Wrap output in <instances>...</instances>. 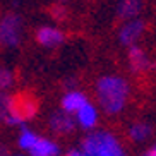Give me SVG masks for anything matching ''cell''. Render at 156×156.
Wrapping results in <instances>:
<instances>
[{"mask_svg":"<svg viewBox=\"0 0 156 156\" xmlns=\"http://www.w3.org/2000/svg\"><path fill=\"white\" fill-rule=\"evenodd\" d=\"M130 94L129 83L120 76H103L96 83L98 103L108 115H117L125 108Z\"/></svg>","mask_w":156,"mask_h":156,"instance_id":"cell-1","label":"cell"},{"mask_svg":"<svg viewBox=\"0 0 156 156\" xmlns=\"http://www.w3.org/2000/svg\"><path fill=\"white\" fill-rule=\"evenodd\" d=\"M81 149L86 156H122L125 153L122 142L110 130H94L86 134L81 142Z\"/></svg>","mask_w":156,"mask_h":156,"instance_id":"cell-2","label":"cell"},{"mask_svg":"<svg viewBox=\"0 0 156 156\" xmlns=\"http://www.w3.org/2000/svg\"><path fill=\"white\" fill-rule=\"evenodd\" d=\"M21 17L16 14L5 16L0 21V45L7 48H14L21 41Z\"/></svg>","mask_w":156,"mask_h":156,"instance_id":"cell-3","label":"cell"},{"mask_svg":"<svg viewBox=\"0 0 156 156\" xmlns=\"http://www.w3.org/2000/svg\"><path fill=\"white\" fill-rule=\"evenodd\" d=\"M38 110L36 100L29 94H16L9 98V115L16 117L19 122L31 119Z\"/></svg>","mask_w":156,"mask_h":156,"instance_id":"cell-4","label":"cell"},{"mask_svg":"<svg viewBox=\"0 0 156 156\" xmlns=\"http://www.w3.org/2000/svg\"><path fill=\"white\" fill-rule=\"evenodd\" d=\"M144 31H146V23L142 19H129L119 31V41L124 46L136 45L137 40L144 34Z\"/></svg>","mask_w":156,"mask_h":156,"instance_id":"cell-5","label":"cell"},{"mask_svg":"<svg viewBox=\"0 0 156 156\" xmlns=\"http://www.w3.org/2000/svg\"><path fill=\"white\" fill-rule=\"evenodd\" d=\"M127 48H129V51H127L129 67H130L132 72L141 74V72H146L147 69H151V60H149L147 53L142 50L141 46L130 45V46H127Z\"/></svg>","mask_w":156,"mask_h":156,"instance_id":"cell-6","label":"cell"},{"mask_svg":"<svg viewBox=\"0 0 156 156\" xmlns=\"http://www.w3.org/2000/svg\"><path fill=\"white\" fill-rule=\"evenodd\" d=\"M76 124H77V120L72 117V113L65 110L55 112L50 117V129L55 134H70L76 129Z\"/></svg>","mask_w":156,"mask_h":156,"instance_id":"cell-7","label":"cell"},{"mask_svg":"<svg viewBox=\"0 0 156 156\" xmlns=\"http://www.w3.org/2000/svg\"><path fill=\"white\" fill-rule=\"evenodd\" d=\"M36 40L40 45L46 46V48H53L64 41V33L55 28H40L36 33Z\"/></svg>","mask_w":156,"mask_h":156,"instance_id":"cell-8","label":"cell"},{"mask_svg":"<svg viewBox=\"0 0 156 156\" xmlns=\"http://www.w3.org/2000/svg\"><path fill=\"white\" fill-rule=\"evenodd\" d=\"M142 5H144L142 0H120L117 5V17L122 21L137 17L139 12L142 10Z\"/></svg>","mask_w":156,"mask_h":156,"instance_id":"cell-9","label":"cell"},{"mask_svg":"<svg viewBox=\"0 0 156 156\" xmlns=\"http://www.w3.org/2000/svg\"><path fill=\"white\" fill-rule=\"evenodd\" d=\"M76 113H77V117H76L77 124L83 129H86V130H91V129L98 124V110L89 103V101H87L86 105L81 106Z\"/></svg>","mask_w":156,"mask_h":156,"instance_id":"cell-10","label":"cell"},{"mask_svg":"<svg viewBox=\"0 0 156 156\" xmlns=\"http://www.w3.org/2000/svg\"><path fill=\"white\" fill-rule=\"evenodd\" d=\"M86 103H87V98L84 96L83 93L74 91L72 89V91H69L64 98H62V110L69 112V113H76V112H77L83 105H86Z\"/></svg>","mask_w":156,"mask_h":156,"instance_id":"cell-11","label":"cell"},{"mask_svg":"<svg viewBox=\"0 0 156 156\" xmlns=\"http://www.w3.org/2000/svg\"><path fill=\"white\" fill-rule=\"evenodd\" d=\"M29 153L34 154V156H53V154H58L60 149H58V146H57L55 142L50 141V139L38 137L36 142L31 146Z\"/></svg>","mask_w":156,"mask_h":156,"instance_id":"cell-12","label":"cell"},{"mask_svg":"<svg viewBox=\"0 0 156 156\" xmlns=\"http://www.w3.org/2000/svg\"><path fill=\"white\" fill-rule=\"evenodd\" d=\"M129 137L134 142H144L153 136V127L146 122H136L129 127Z\"/></svg>","mask_w":156,"mask_h":156,"instance_id":"cell-13","label":"cell"},{"mask_svg":"<svg viewBox=\"0 0 156 156\" xmlns=\"http://www.w3.org/2000/svg\"><path fill=\"white\" fill-rule=\"evenodd\" d=\"M36 139H38L36 134L24 129L23 134H21V137H19V147H23V149H31V146L36 142Z\"/></svg>","mask_w":156,"mask_h":156,"instance_id":"cell-14","label":"cell"},{"mask_svg":"<svg viewBox=\"0 0 156 156\" xmlns=\"http://www.w3.org/2000/svg\"><path fill=\"white\" fill-rule=\"evenodd\" d=\"M9 115V96H5V93L0 91V120H5Z\"/></svg>","mask_w":156,"mask_h":156,"instance_id":"cell-15","label":"cell"},{"mask_svg":"<svg viewBox=\"0 0 156 156\" xmlns=\"http://www.w3.org/2000/svg\"><path fill=\"white\" fill-rule=\"evenodd\" d=\"M12 84V74L5 69H0V89H7Z\"/></svg>","mask_w":156,"mask_h":156,"instance_id":"cell-16","label":"cell"},{"mask_svg":"<svg viewBox=\"0 0 156 156\" xmlns=\"http://www.w3.org/2000/svg\"><path fill=\"white\" fill-rule=\"evenodd\" d=\"M51 14L55 16L57 19H60V17H64V16H65V10H64V7H53Z\"/></svg>","mask_w":156,"mask_h":156,"instance_id":"cell-17","label":"cell"},{"mask_svg":"<svg viewBox=\"0 0 156 156\" xmlns=\"http://www.w3.org/2000/svg\"><path fill=\"white\" fill-rule=\"evenodd\" d=\"M67 154L69 156H83V149H81V147H79V149H69Z\"/></svg>","mask_w":156,"mask_h":156,"instance_id":"cell-18","label":"cell"},{"mask_svg":"<svg viewBox=\"0 0 156 156\" xmlns=\"http://www.w3.org/2000/svg\"><path fill=\"white\" fill-rule=\"evenodd\" d=\"M146 154H147V156H156V142H154V144H153V146L146 151Z\"/></svg>","mask_w":156,"mask_h":156,"instance_id":"cell-19","label":"cell"},{"mask_svg":"<svg viewBox=\"0 0 156 156\" xmlns=\"http://www.w3.org/2000/svg\"><path fill=\"white\" fill-rule=\"evenodd\" d=\"M0 154H7V149L5 147H0Z\"/></svg>","mask_w":156,"mask_h":156,"instance_id":"cell-20","label":"cell"},{"mask_svg":"<svg viewBox=\"0 0 156 156\" xmlns=\"http://www.w3.org/2000/svg\"><path fill=\"white\" fill-rule=\"evenodd\" d=\"M151 69L156 70V60H154V62H151Z\"/></svg>","mask_w":156,"mask_h":156,"instance_id":"cell-21","label":"cell"},{"mask_svg":"<svg viewBox=\"0 0 156 156\" xmlns=\"http://www.w3.org/2000/svg\"><path fill=\"white\" fill-rule=\"evenodd\" d=\"M60 2H65V0H60Z\"/></svg>","mask_w":156,"mask_h":156,"instance_id":"cell-22","label":"cell"}]
</instances>
